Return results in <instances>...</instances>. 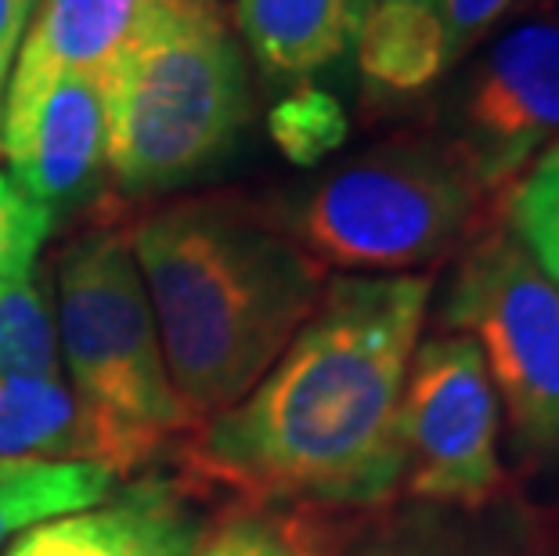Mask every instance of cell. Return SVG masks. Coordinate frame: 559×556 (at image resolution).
<instances>
[{
    "mask_svg": "<svg viewBox=\"0 0 559 556\" xmlns=\"http://www.w3.org/2000/svg\"><path fill=\"white\" fill-rule=\"evenodd\" d=\"M502 405L466 333L419 340L401 394V492L477 513L502 488Z\"/></svg>",
    "mask_w": 559,
    "mask_h": 556,
    "instance_id": "7",
    "label": "cell"
},
{
    "mask_svg": "<svg viewBox=\"0 0 559 556\" xmlns=\"http://www.w3.org/2000/svg\"><path fill=\"white\" fill-rule=\"evenodd\" d=\"M487 199L451 138H397L343 163L271 214L325 271L415 275L484 228Z\"/></svg>",
    "mask_w": 559,
    "mask_h": 556,
    "instance_id": "4",
    "label": "cell"
},
{
    "mask_svg": "<svg viewBox=\"0 0 559 556\" xmlns=\"http://www.w3.org/2000/svg\"><path fill=\"white\" fill-rule=\"evenodd\" d=\"M199 556H304L300 539L267 513H235L210 531Z\"/></svg>",
    "mask_w": 559,
    "mask_h": 556,
    "instance_id": "21",
    "label": "cell"
},
{
    "mask_svg": "<svg viewBox=\"0 0 559 556\" xmlns=\"http://www.w3.org/2000/svg\"><path fill=\"white\" fill-rule=\"evenodd\" d=\"M8 470H11V463H0V477H4Z\"/></svg>",
    "mask_w": 559,
    "mask_h": 556,
    "instance_id": "24",
    "label": "cell"
},
{
    "mask_svg": "<svg viewBox=\"0 0 559 556\" xmlns=\"http://www.w3.org/2000/svg\"><path fill=\"white\" fill-rule=\"evenodd\" d=\"M354 51L365 84L383 94H419L451 69L433 0H376Z\"/></svg>",
    "mask_w": 559,
    "mask_h": 556,
    "instance_id": "14",
    "label": "cell"
},
{
    "mask_svg": "<svg viewBox=\"0 0 559 556\" xmlns=\"http://www.w3.org/2000/svg\"><path fill=\"white\" fill-rule=\"evenodd\" d=\"M105 174L130 196L192 181L253 116L242 44L217 0H156L102 76Z\"/></svg>",
    "mask_w": 559,
    "mask_h": 556,
    "instance_id": "3",
    "label": "cell"
},
{
    "mask_svg": "<svg viewBox=\"0 0 559 556\" xmlns=\"http://www.w3.org/2000/svg\"><path fill=\"white\" fill-rule=\"evenodd\" d=\"M0 463H98L116 477L141 459L62 380H0Z\"/></svg>",
    "mask_w": 559,
    "mask_h": 556,
    "instance_id": "12",
    "label": "cell"
},
{
    "mask_svg": "<svg viewBox=\"0 0 559 556\" xmlns=\"http://www.w3.org/2000/svg\"><path fill=\"white\" fill-rule=\"evenodd\" d=\"M130 246L195 427L257 387L329 282L271 210L239 196L166 203L138 221Z\"/></svg>",
    "mask_w": 559,
    "mask_h": 556,
    "instance_id": "2",
    "label": "cell"
},
{
    "mask_svg": "<svg viewBox=\"0 0 559 556\" xmlns=\"http://www.w3.org/2000/svg\"><path fill=\"white\" fill-rule=\"evenodd\" d=\"M451 141L487 196L513 181L559 141V15L506 29L466 66L451 98Z\"/></svg>",
    "mask_w": 559,
    "mask_h": 556,
    "instance_id": "8",
    "label": "cell"
},
{
    "mask_svg": "<svg viewBox=\"0 0 559 556\" xmlns=\"http://www.w3.org/2000/svg\"><path fill=\"white\" fill-rule=\"evenodd\" d=\"M506 224L559 286V141L545 149L506 192Z\"/></svg>",
    "mask_w": 559,
    "mask_h": 556,
    "instance_id": "18",
    "label": "cell"
},
{
    "mask_svg": "<svg viewBox=\"0 0 559 556\" xmlns=\"http://www.w3.org/2000/svg\"><path fill=\"white\" fill-rule=\"evenodd\" d=\"M469 510H408L368 524L340 556H534L502 528L466 517Z\"/></svg>",
    "mask_w": 559,
    "mask_h": 556,
    "instance_id": "15",
    "label": "cell"
},
{
    "mask_svg": "<svg viewBox=\"0 0 559 556\" xmlns=\"http://www.w3.org/2000/svg\"><path fill=\"white\" fill-rule=\"evenodd\" d=\"M433 279L332 275L278 362L199 423L185 466L253 506L376 510L401 492V394Z\"/></svg>",
    "mask_w": 559,
    "mask_h": 556,
    "instance_id": "1",
    "label": "cell"
},
{
    "mask_svg": "<svg viewBox=\"0 0 559 556\" xmlns=\"http://www.w3.org/2000/svg\"><path fill=\"white\" fill-rule=\"evenodd\" d=\"M8 174L47 210L76 206L105 174V98L91 76H62L0 113Z\"/></svg>",
    "mask_w": 559,
    "mask_h": 556,
    "instance_id": "10",
    "label": "cell"
},
{
    "mask_svg": "<svg viewBox=\"0 0 559 556\" xmlns=\"http://www.w3.org/2000/svg\"><path fill=\"white\" fill-rule=\"evenodd\" d=\"M55 307L37 275L0 289V380H58Z\"/></svg>",
    "mask_w": 559,
    "mask_h": 556,
    "instance_id": "17",
    "label": "cell"
},
{
    "mask_svg": "<svg viewBox=\"0 0 559 556\" xmlns=\"http://www.w3.org/2000/svg\"><path fill=\"white\" fill-rule=\"evenodd\" d=\"M376 0H235L242 51L278 80H304L354 51Z\"/></svg>",
    "mask_w": 559,
    "mask_h": 556,
    "instance_id": "13",
    "label": "cell"
},
{
    "mask_svg": "<svg viewBox=\"0 0 559 556\" xmlns=\"http://www.w3.org/2000/svg\"><path fill=\"white\" fill-rule=\"evenodd\" d=\"M444 326L480 347L520 459L559 452V286L509 224H484L444 293Z\"/></svg>",
    "mask_w": 559,
    "mask_h": 556,
    "instance_id": "6",
    "label": "cell"
},
{
    "mask_svg": "<svg viewBox=\"0 0 559 556\" xmlns=\"http://www.w3.org/2000/svg\"><path fill=\"white\" fill-rule=\"evenodd\" d=\"M40 0H0V109H4V94L11 69H15L19 47L26 40V29L37 15Z\"/></svg>",
    "mask_w": 559,
    "mask_h": 556,
    "instance_id": "23",
    "label": "cell"
},
{
    "mask_svg": "<svg viewBox=\"0 0 559 556\" xmlns=\"http://www.w3.org/2000/svg\"><path fill=\"white\" fill-rule=\"evenodd\" d=\"M55 232V210L37 203L8 170H0V289L37 275L44 242Z\"/></svg>",
    "mask_w": 559,
    "mask_h": 556,
    "instance_id": "20",
    "label": "cell"
},
{
    "mask_svg": "<svg viewBox=\"0 0 559 556\" xmlns=\"http://www.w3.org/2000/svg\"><path fill=\"white\" fill-rule=\"evenodd\" d=\"M210 531L192 481L138 477L87 510L19 531L0 556H199Z\"/></svg>",
    "mask_w": 559,
    "mask_h": 556,
    "instance_id": "9",
    "label": "cell"
},
{
    "mask_svg": "<svg viewBox=\"0 0 559 556\" xmlns=\"http://www.w3.org/2000/svg\"><path fill=\"white\" fill-rule=\"evenodd\" d=\"M116 488V473L98 463H11L0 477V553L47 517L87 510Z\"/></svg>",
    "mask_w": 559,
    "mask_h": 556,
    "instance_id": "16",
    "label": "cell"
},
{
    "mask_svg": "<svg viewBox=\"0 0 559 556\" xmlns=\"http://www.w3.org/2000/svg\"><path fill=\"white\" fill-rule=\"evenodd\" d=\"M152 8L156 0H40L11 69L4 109H19L62 76H91L102 84Z\"/></svg>",
    "mask_w": 559,
    "mask_h": 556,
    "instance_id": "11",
    "label": "cell"
},
{
    "mask_svg": "<svg viewBox=\"0 0 559 556\" xmlns=\"http://www.w3.org/2000/svg\"><path fill=\"white\" fill-rule=\"evenodd\" d=\"M267 130L285 159L296 167H314L347 141V116L332 94L304 87L271 109Z\"/></svg>",
    "mask_w": 559,
    "mask_h": 556,
    "instance_id": "19",
    "label": "cell"
},
{
    "mask_svg": "<svg viewBox=\"0 0 559 556\" xmlns=\"http://www.w3.org/2000/svg\"><path fill=\"white\" fill-rule=\"evenodd\" d=\"M433 8L444 26L448 66L455 69L491 37V29L516 8V0H433Z\"/></svg>",
    "mask_w": 559,
    "mask_h": 556,
    "instance_id": "22",
    "label": "cell"
},
{
    "mask_svg": "<svg viewBox=\"0 0 559 556\" xmlns=\"http://www.w3.org/2000/svg\"><path fill=\"white\" fill-rule=\"evenodd\" d=\"M58 351L76 394L148 466L177 434L195 430L192 412L166 372L163 343L130 232L94 228L58 253Z\"/></svg>",
    "mask_w": 559,
    "mask_h": 556,
    "instance_id": "5",
    "label": "cell"
}]
</instances>
